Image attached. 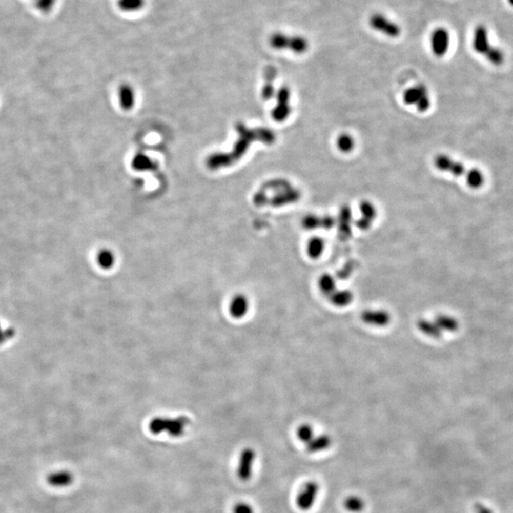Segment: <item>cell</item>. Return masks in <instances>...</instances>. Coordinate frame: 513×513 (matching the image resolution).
<instances>
[{
	"instance_id": "cell-1",
	"label": "cell",
	"mask_w": 513,
	"mask_h": 513,
	"mask_svg": "<svg viewBox=\"0 0 513 513\" xmlns=\"http://www.w3.org/2000/svg\"><path fill=\"white\" fill-rule=\"evenodd\" d=\"M269 43L278 51L290 52L302 54L309 49V41L301 35H289L284 33H275L270 36Z\"/></svg>"
},
{
	"instance_id": "cell-2",
	"label": "cell",
	"mask_w": 513,
	"mask_h": 513,
	"mask_svg": "<svg viewBox=\"0 0 513 513\" xmlns=\"http://www.w3.org/2000/svg\"><path fill=\"white\" fill-rule=\"evenodd\" d=\"M188 424L189 420L184 417H179L176 419L158 417L150 421V430L154 435L168 433L171 436L179 437L184 434Z\"/></svg>"
},
{
	"instance_id": "cell-3",
	"label": "cell",
	"mask_w": 513,
	"mask_h": 513,
	"mask_svg": "<svg viewBox=\"0 0 513 513\" xmlns=\"http://www.w3.org/2000/svg\"><path fill=\"white\" fill-rule=\"evenodd\" d=\"M368 23L373 30L391 38H396L401 34L400 26L396 21L391 19L383 13H375L371 14Z\"/></svg>"
},
{
	"instance_id": "cell-4",
	"label": "cell",
	"mask_w": 513,
	"mask_h": 513,
	"mask_svg": "<svg viewBox=\"0 0 513 513\" xmlns=\"http://www.w3.org/2000/svg\"><path fill=\"white\" fill-rule=\"evenodd\" d=\"M403 100L407 105H415L419 112H426L430 107L429 92L424 85H416L404 92Z\"/></svg>"
},
{
	"instance_id": "cell-5",
	"label": "cell",
	"mask_w": 513,
	"mask_h": 513,
	"mask_svg": "<svg viewBox=\"0 0 513 513\" xmlns=\"http://www.w3.org/2000/svg\"><path fill=\"white\" fill-rule=\"evenodd\" d=\"M429 45L436 57H443L447 54L450 46V33L446 28H436L430 33Z\"/></svg>"
},
{
	"instance_id": "cell-6",
	"label": "cell",
	"mask_w": 513,
	"mask_h": 513,
	"mask_svg": "<svg viewBox=\"0 0 513 513\" xmlns=\"http://www.w3.org/2000/svg\"><path fill=\"white\" fill-rule=\"evenodd\" d=\"M319 486L316 481H308L297 496V506L300 510L307 511L311 509L318 497Z\"/></svg>"
},
{
	"instance_id": "cell-7",
	"label": "cell",
	"mask_w": 513,
	"mask_h": 513,
	"mask_svg": "<svg viewBox=\"0 0 513 513\" xmlns=\"http://www.w3.org/2000/svg\"><path fill=\"white\" fill-rule=\"evenodd\" d=\"M471 45L474 52H477L478 54H481L483 56L486 55L491 47L490 38H489V33L487 27L483 24H479L475 27L474 34H473V40H471Z\"/></svg>"
},
{
	"instance_id": "cell-8",
	"label": "cell",
	"mask_w": 513,
	"mask_h": 513,
	"mask_svg": "<svg viewBox=\"0 0 513 513\" xmlns=\"http://www.w3.org/2000/svg\"><path fill=\"white\" fill-rule=\"evenodd\" d=\"M256 459V453L253 448H244L240 453L238 465V477L241 481H248L252 477L254 462Z\"/></svg>"
},
{
	"instance_id": "cell-9",
	"label": "cell",
	"mask_w": 513,
	"mask_h": 513,
	"mask_svg": "<svg viewBox=\"0 0 513 513\" xmlns=\"http://www.w3.org/2000/svg\"><path fill=\"white\" fill-rule=\"evenodd\" d=\"M277 100L278 104L273 110V119L278 122H282L286 120L291 113L289 89L286 87H282L277 94Z\"/></svg>"
},
{
	"instance_id": "cell-10",
	"label": "cell",
	"mask_w": 513,
	"mask_h": 513,
	"mask_svg": "<svg viewBox=\"0 0 513 513\" xmlns=\"http://www.w3.org/2000/svg\"><path fill=\"white\" fill-rule=\"evenodd\" d=\"M435 166L436 169L444 172H448L456 177H460L466 174L467 172V169L462 162H456L454 159L445 154H439L435 157Z\"/></svg>"
},
{
	"instance_id": "cell-11",
	"label": "cell",
	"mask_w": 513,
	"mask_h": 513,
	"mask_svg": "<svg viewBox=\"0 0 513 513\" xmlns=\"http://www.w3.org/2000/svg\"><path fill=\"white\" fill-rule=\"evenodd\" d=\"M361 318L366 324L383 327L390 323V314L384 310H367L361 315Z\"/></svg>"
},
{
	"instance_id": "cell-12",
	"label": "cell",
	"mask_w": 513,
	"mask_h": 513,
	"mask_svg": "<svg viewBox=\"0 0 513 513\" xmlns=\"http://www.w3.org/2000/svg\"><path fill=\"white\" fill-rule=\"evenodd\" d=\"M361 218L357 221V227L361 230H367L371 228L372 222L377 217V209L370 201H365L360 204Z\"/></svg>"
},
{
	"instance_id": "cell-13",
	"label": "cell",
	"mask_w": 513,
	"mask_h": 513,
	"mask_svg": "<svg viewBox=\"0 0 513 513\" xmlns=\"http://www.w3.org/2000/svg\"><path fill=\"white\" fill-rule=\"evenodd\" d=\"M336 224V220L332 216L318 217L316 215H308L302 220V227L311 230L316 228H322L330 229Z\"/></svg>"
},
{
	"instance_id": "cell-14",
	"label": "cell",
	"mask_w": 513,
	"mask_h": 513,
	"mask_svg": "<svg viewBox=\"0 0 513 513\" xmlns=\"http://www.w3.org/2000/svg\"><path fill=\"white\" fill-rule=\"evenodd\" d=\"M74 481V476L70 470H56L47 476V482L53 487H67L71 486Z\"/></svg>"
},
{
	"instance_id": "cell-15",
	"label": "cell",
	"mask_w": 513,
	"mask_h": 513,
	"mask_svg": "<svg viewBox=\"0 0 513 513\" xmlns=\"http://www.w3.org/2000/svg\"><path fill=\"white\" fill-rule=\"evenodd\" d=\"M351 209L348 207H343L340 209L338 216V231L342 238H348L351 235Z\"/></svg>"
},
{
	"instance_id": "cell-16",
	"label": "cell",
	"mask_w": 513,
	"mask_h": 513,
	"mask_svg": "<svg viewBox=\"0 0 513 513\" xmlns=\"http://www.w3.org/2000/svg\"><path fill=\"white\" fill-rule=\"evenodd\" d=\"M331 445L332 439L329 435L314 436L312 440L307 444V452L309 454H318L330 448Z\"/></svg>"
},
{
	"instance_id": "cell-17",
	"label": "cell",
	"mask_w": 513,
	"mask_h": 513,
	"mask_svg": "<svg viewBox=\"0 0 513 513\" xmlns=\"http://www.w3.org/2000/svg\"><path fill=\"white\" fill-rule=\"evenodd\" d=\"M325 243L322 238L319 237H313L311 238L308 243H307V254L308 256L313 259L317 260L318 259L324 251Z\"/></svg>"
},
{
	"instance_id": "cell-18",
	"label": "cell",
	"mask_w": 513,
	"mask_h": 513,
	"mask_svg": "<svg viewBox=\"0 0 513 513\" xmlns=\"http://www.w3.org/2000/svg\"><path fill=\"white\" fill-rule=\"evenodd\" d=\"M330 301L337 307H344L349 305L353 301L354 295L349 290H336L332 294Z\"/></svg>"
},
{
	"instance_id": "cell-19",
	"label": "cell",
	"mask_w": 513,
	"mask_h": 513,
	"mask_svg": "<svg viewBox=\"0 0 513 513\" xmlns=\"http://www.w3.org/2000/svg\"><path fill=\"white\" fill-rule=\"evenodd\" d=\"M466 182L470 189H480L485 182V176L480 169H469L466 172Z\"/></svg>"
},
{
	"instance_id": "cell-20",
	"label": "cell",
	"mask_w": 513,
	"mask_h": 513,
	"mask_svg": "<svg viewBox=\"0 0 513 513\" xmlns=\"http://www.w3.org/2000/svg\"><path fill=\"white\" fill-rule=\"evenodd\" d=\"M248 310V301L244 297H236L230 305V312L235 318L244 317Z\"/></svg>"
},
{
	"instance_id": "cell-21",
	"label": "cell",
	"mask_w": 513,
	"mask_h": 513,
	"mask_svg": "<svg viewBox=\"0 0 513 513\" xmlns=\"http://www.w3.org/2000/svg\"><path fill=\"white\" fill-rule=\"evenodd\" d=\"M336 286H337L336 279L329 274L322 275L318 279V287L320 291L327 296H331L332 294L337 290Z\"/></svg>"
},
{
	"instance_id": "cell-22",
	"label": "cell",
	"mask_w": 513,
	"mask_h": 513,
	"mask_svg": "<svg viewBox=\"0 0 513 513\" xmlns=\"http://www.w3.org/2000/svg\"><path fill=\"white\" fill-rule=\"evenodd\" d=\"M146 0H118L117 6L125 13H134L143 9Z\"/></svg>"
},
{
	"instance_id": "cell-23",
	"label": "cell",
	"mask_w": 513,
	"mask_h": 513,
	"mask_svg": "<svg viewBox=\"0 0 513 513\" xmlns=\"http://www.w3.org/2000/svg\"><path fill=\"white\" fill-rule=\"evenodd\" d=\"M344 507L346 510L351 513L361 512L365 507L363 499H361L357 495L348 496L344 501Z\"/></svg>"
},
{
	"instance_id": "cell-24",
	"label": "cell",
	"mask_w": 513,
	"mask_h": 513,
	"mask_svg": "<svg viewBox=\"0 0 513 513\" xmlns=\"http://www.w3.org/2000/svg\"><path fill=\"white\" fill-rule=\"evenodd\" d=\"M418 328L420 329V331L429 337L439 338L441 336L440 328L436 325L435 322H433V321L422 319L418 322Z\"/></svg>"
},
{
	"instance_id": "cell-25",
	"label": "cell",
	"mask_w": 513,
	"mask_h": 513,
	"mask_svg": "<svg viewBox=\"0 0 513 513\" xmlns=\"http://www.w3.org/2000/svg\"><path fill=\"white\" fill-rule=\"evenodd\" d=\"M485 58L494 66H500L505 61V53L500 48L493 46L491 49L486 53Z\"/></svg>"
},
{
	"instance_id": "cell-26",
	"label": "cell",
	"mask_w": 513,
	"mask_h": 513,
	"mask_svg": "<svg viewBox=\"0 0 513 513\" xmlns=\"http://www.w3.org/2000/svg\"><path fill=\"white\" fill-rule=\"evenodd\" d=\"M355 145L356 143H355L354 138L352 137V135L347 134V133L340 134L337 140L338 149L342 153H349V152L353 151L354 148H355Z\"/></svg>"
},
{
	"instance_id": "cell-27",
	"label": "cell",
	"mask_w": 513,
	"mask_h": 513,
	"mask_svg": "<svg viewBox=\"0 0 513 513\" xmlns=\"http://www.w3.org/2000/svg\"><path fill=\"white\" fill-rule=\"evenodd\" d=\"M435 322L440 328L441 331L446 330V331L455 332L458 328V323L455 318L444 315L437 317Z\"/></svg>"
},
{
	"instance_id": "cell-28",
	"label": "cell",
	"mask_w": 513,
	"mask_h": 513,
	"mask_svg": "<svg viewBox=\"0 0 513 513\" xmlns=\"http://www.w3.org/2000/svg\"><path fill=\"white\" fill-rule=\"evenodd\" d=\"M297 435H298V438L300 441L308 444L314 438L315 434H314V429H313L311 425L302 424L298 428Z\"/></svg>"
},
{
	"instance_id": "cell-29",
	"label": "cell",
	"mask_w": 513,
	"mask_h": 513,
	"mask_svg": "<svg viewBox=\"0 0 513 513\" xmlns=\"http://www.w3.org/2000/svg\"><path fill=\"white\" fill-rule=\"evenodd\" d=\"M97 261L100 266L109 269L114 264V257L109 250H104L98 254Z\"/></svg>"
},
{
	"instance_id": "cell-30",
	"label": "cell",
	"mask_w": 513,
	"mask_h": 513,
	"mask_svg": "<svg viewBox=\"0 0 513 513\" xmlns=\"http://www.w3.org/2000/svg\"><path fill=\"white\" fill-rule=\"evenodd\" d=\"M56 1L57 0H33V5L41 13H49L55 6Z\"/></svg>"
},
{
	"instance_id": "cell-31",
	"label": "cell",
	"mask_w": 513,
	"mask_h": 513,
	"mask_svg": "<svg viewBox=\"0 0 513 513\" xmlns=\"http://www.w3.org/2000/svg\"><path fill=\"white\" fill-rule=\"evenodd\" d=\"M120 95H121V103L123 105L124 108L125 109L131 108V106L133 105V94L128 86H124Z\"/></svg>"
},
{
	"instance_id": "cell-32",
	"label": "cell",
	"mask_w": 513,
	"mask_h": 513,
	"mask_svg": "<svg viewBox=\"0 0 513 513\" xmlns=\"http://www.w3.org/2000/svg\"><path fill=\"white\" fill-rule=\"evenodd\" d=\"M14 336V331L9 328H4L0 323V344L8 341Z\"/></svg>"
},
{
	"instance_id": "cell-33",
	"label": "cell",
	"mask_w": 513,
	"mask_h": 513,
	"mask_svg": "<svg viewBox=\"0 0 513 513\" xmlns=\"http://www.w3.org/2000/svg\"><path fill=\"white\" fill-rule=\"evenodd\" d=\"M233 513H254V509L249 504L238 503L233 508Z\"/></svg>"
},
{
	"instance_id": "cell-34",
	"label": "cell",
	"mask_w": 513,
	"mask_h": 513,
	"mask_svg": "<svg viewBox=\"0 0 513 513\" xmlns=\"http://www.w3.org/2000/svg\"><path fill=\"white\" fill-rule=\"evenodd\" d=\"M274 95V88L272 85L267 84L263 89V98L269 100Z\"/></svg>"
},
{
	"instance_id": "cell-35",
	"label": "cell",
	"mask_w": 513,
	"mask_h": 513,
	"mask_svg": "<svg viewBox=\"0 0 513 513\" xmlns=\"http://www.w3.org/2000/svg\"><path fill=\"white\" fill-rule=\"evenodd\" d=\"M475 513H494L491 509H489L488 507H485L481 504H477L475 506Z\"/></svg>"
},
{
	"instance_id": "cell-36",
	"label": "cell",
	"mask_w": 513,
	"mask_h": 513,
	"mask_svg": "<svg viewBox=\"0 0 513 513\" xmlns=\"http://www.w3.org/2000/svg\"><path fill=\"white\" fill-rule=\"evenodd\" d=\"M507 1L509 6L513 7V0H507Z\"/></svg>"
}]
</instances>
